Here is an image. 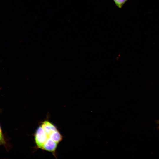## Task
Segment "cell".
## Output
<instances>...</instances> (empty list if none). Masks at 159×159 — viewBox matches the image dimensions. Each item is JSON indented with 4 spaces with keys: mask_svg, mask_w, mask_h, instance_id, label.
Wrapping results in <instances>:
<instances>
[{
    "mask_svg": "<svg viewBox=\"0 0 159 159\" xmlns=\"http://www.w3.org/2000/svg\"><path fill=\"white\" fill-rule=\"evenodd\" d=\"M49 137L40 125L37 128L34 134V140L37 147L43 149L44 145Z\"/></svg>",
    "mask_w": 159,
    "mask_h": 159,
    "instance_id": "6da1fadb",
    "label": "cell"
},
{
    "mask_svg": "<svg viewBox=\"0 0 159 159\" xmlns=\"http://www.w3.org/2000/svg\"><path fill=\"white\" fill-rule=\"evenodd\" d=\"M58 144V143L49 138L44 145L42 150L52 152L55 155Z\"/></svg>",
    "mask_w": 159,
    "mask_h": 159,
    "instance_id": "7a4b0ae2",
    "label": "cell"
},
{
    "mask_svg": "<svg viewBox=\"0 0 159 159\" xmlns=\"http://www.w3.org/2000/svg\"><path fill=\"white\" fill-rule=\"evenodd\" d=\"M49 137L58 144L62 141L63 139L62 135L58 130L52 133L50 135Z\"/></svg>",
    "mask_w": 159,
    "mask_h": 159,
    "instance_id": "3957f363",
    "label": "cell"
},
{
    "mask_svg": "<svg viewBox=\"0 0 159 159\" xmlns=\"http://www.w3.org/2000/svg\"><path fill=\"white\" fill-rule=\"evenodd\" d=\"M128 0H113L115 5L119 8H121Z\"/></svg>",
    "mask_w": 159,
    "mask_h": 159,
    "instance_id": "277c9868",
    "label": "cell"
},
{
    "mask_svg": "<svg viewBox=\"0 0 159 159\" xmlns=\"http://www.w3.org/2000/svg\"><path fill=\"white\" fill-rule=\"evenodd\" d=\"M6 142L0 125V146L2 145L6 146Z\"/></svg>",
    "mask_w": 159,
    "mask_h": 159,
    "instance_id": "5b68a950",
    "label": "cell"
},
{
    "mask_svg": "<svg viewBox=\"0 0 159 159\" xmlns=\"http://www.w3.org/2000/svg\"><path fill=\"white\" fill-rule=\"evenodd\" d=\"M155 122L157 124H158L157 129L159 130V120H156Z\"/></svg>",
    "mask_w": 159,
    "mask_h": 159,
    "instance_id": "8992f818",
    "label": "cell"
}]
</instances>
